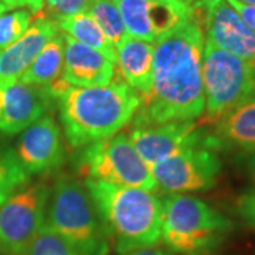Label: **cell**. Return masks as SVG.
Returning a JSON list of instances; mask_svg holds the SVG:
<instances>
[{"mask_svg":"<svg viewBox=\"0 0 255 255\" xmlns=\"http://www.w3.org/2000/svg\"><path fill=\"white\" fill-rule=\"evenodd\" d=\"M204 33L191 17L155 43L149 94L140 98L135 127L194 121L204 114L201 63Z\"/></svg>","mask_w":255,"mask_h":255,"instance_id":"cell-1","label":"cell"},{"mask_svg":"<svg viewBox=\"0 0 255 255\" xmlns=\"http://www.w3.org/2000/svg\"><path fill=\"white\" fill-rule=\"evenodd\" d=\"M57 105L68 145L85 147L127 127L140 107V95L124 81L88 88L70 85Z\"/></svg>","mask_w":255,"mask_h":255,"instance_id":"cell-2","label":"cell"},{"mask_svg":"<svg viewBox=\"0 0 255 255\" xmlns=\"http://www.w3.org/2000/svg\"><path fill=\"white\" fill-rule=\"evenodd\" d=\"M84 184L118 254L155 248L160 243L162 199L157 194L92 179Z\"/></svg>","mask_w":255,"mask_h":255,"instance_id":"cell-3","label":"cell"},{"mask_svg":"<svg viewBox=\"0 0 255 255\" xmlns=\"http://www.w3.org/2000/svg\"><path fill=\"white\" fill-rule=\"evenodd\" d=\"M233 231V221L201 199L167 194L162 199L160 241L173 255H213Z\"/></svg>","mask_w":255,"mask_h":255,"instance_id":"cell-4","label":"cell"},{"mask_svg":"<svg viewBox=\"0 0 255 255\" xmlns=\"http://www.w3.org/2000/svg\"><path fill=\"white\" fill-rule=\"evenodd\" d=\"M81 255H108L111 237L85 184L60 176L50 189L46 226Z\"/></svg>","mask_w":255,"mask_h":255,"instance_id":"cell-5","label":"cell"},{"mask_svg":"<svg viewBox=\"0 0 255 255\" xmlns=\"http://www.w3.org/2000/svg\"><path fill=\"white\" fill-rule=\"evenodd\" d=\"M201 80L204 114L216 124L240 102L254 95L251 63L204 41Z\"/></svg>","mask_w":255,"mask_h":255,"instance_id":"cell-6","label":"cell"},{"mask_svg":"<svg viewBox=\"0 0 255 255\" xmlns=\"http://www.w3.org/2000/svg\"><path fill=\"white\" fill-rule=\"evenodd\" d=\"M81 164L87 179L150 191L157 189L150 167L142 160L125 133L87 146Z\"/></svg>","mask_w":255,"mask_h":255,"instance_id":"cell-7","label":"cell"},{"mask_svg":"<svg viewBox=\"0 0 255 255\" xmlns=\"http://www.w3.org/2000/svg\"><path fill=\"white\" fill-rule=\"evenodd\" d=\"M50 187L27 183L0 203V254L18 255L46 226Z\"/></svg>","mask_w":255,"mask_h":255,"instance_id":"cell-8","label":"cell"},{"mask_svg":"<svg viewBox=\"0 0 255 255\" xmlns=\"http://www.w3.org/2000/svg\"><path fill=\"white\" fill-rule=\"evenodd\" d=\"M157 187L167 194L211 189L221 172V160L209 147H190L150 167Z\"/></svg>","mask_w":255,"mask_h":255,"instance_id":"cell-9","label":"cell"},{"mask_svg":"<svg viewBox=\"0 0 255 255\" xmlns=\"http://www.w3.org/2000/svg\"><path fill=\"white\" fill-rule=\"evenodd\" d=\"M191 10L206 41L248 63L255 61V31L226 0H203L193 3Z\"/></svg>","mask_w":255,"mask_h":255,"instance_id":"cell-10","label":"cell"},{"mask_svg":"<svg viewBox=\"0 0 255 255\" xmlns=\"http://www.w3.org/2000/svg\"><path fill=\"white\" fill-rule=\"evenodd\" d=\"M128 36L156 43L191 17L187 0H112Z\"/></svg>","mask_w":255,"mask_h":255,"instance_id":"cell-11","label":"cell"},{"mask_svg":"<svg viewBox=\"0 0 255 255\" xmlns=\"http://www.w3.org/2000/svg\"><path fill=\"white\" fill-rule=\"evenodd\" d=\"M128 136L142 160L152 167L186 149L206 147L209 133L197 127L194 121H180L135 127Z\"/></svg>","mask_w":255,"mask_h":255,"instance_id":"cell-12","label":"cell"},{"mask_svg":"<svg viewBox=\"0 0 255 255\" xmlns=\"http://www.w3.org/2000/svg\"><path fill=\"white\" fill-rule=\"evenodd\" d=\"M57 104L48 87L21 81L0 87V133L14 136L34 124Z\"/></svg>","mask_w":255,"mask_h":255,"instance_id":"cell-13","label":"cell"},{"mask_svg":"<svg viewBox=\"0 0 255 255\" xmlns=\"http://www.w3.org/2000/svg\"><path fill=\"white\" fill-rule=\"evenodd\" d=\"M14 152L30 176L55 170L63 163L64 147L54 118L46 114L26 128L18 137Z\"/></svg>","mask_w":255,"mask_h":255,"instance_id":"cell-14","label":"cell"},{"mask_svg":"<svg viewBox=\"0 0 255 255\" xmlns=\"http://www.w3.org/2000/svg\"><path fill=\"white\" fill-rule=\"evenodd\" d=\"M58 34L57 23L46 13L34 16L23 36L0 50V87L18 81L47 43Z\"/></svg>","mask_w":255,"mask_h":255,"instance_id":"cell-15","label":"cell"},{"mask_svg":"<svg viewBox=\"0 0 255 255\" xmlns=\"http://www.w3.org/2000/svg\"><path fill=\"white\" fill-rule=\"evenodd\" d=\"M64 36L63 80L73 87L108 85L115 75V63L108 57Z\"/></svg>","mask_w":255,"mask_h":255,"instance_id":"cell-16","label":"cell"},{"mask_svg":"<svg viewBox=\"0 0 255 255\" xmlns=\"http://www.w3.org/2000/svg\"><path fill=\"white\" fill-rule=\"evenodd\" d=\"M207 146L211 150L237 149L246 155L255 152V95L240 102L216 122Z\"/></svg>","mask_w":255,"mask_h":255,"instance_id":"cell-17","label":"cell"},{"mask_svg":"<svg viewBox=\"0 0 255 255\" xmlns=\"http://www.w3.org/2000/svg\"><path fill=\"white\" fill-rule=\"evenodd\" d=\"M155 43L125 36L117 47V70L121 81L136 91L140 98L146 97L152 87Z\"/></svg>","mask_w":255,"mask_h":255,"instance_id":"cell-18","label":"cell"},{"mask_svg":"<svg viewBox=\"0 0 255 255\" xmlns=\"http://www.w3.org/2000/svg\"><path fill=\"white\" fill-rule=\"evenodd\" d=\"M58 28L63 31V34L73 38L74 41L80 43L82 46L94 48L100 51L105 57H108L111 61L115 63L117 60V50L107 40L105 34L102 33L97 21L85 11L71 16H61L53 18Z\"/></svg>","mask_w":255,"mask_h":255,"instance_id":"cell-19","label":"cell"},{"mask_svg":"<svg viewBox=\"0 0 255 255\" xmlns=\"http://www.w3.org/2000/svg\"><path fill=\"white\" fill-rule=\"evenodd\" d=\"M63 67L64 36L63 33H60L47 43L18 81L30 85L47 87L61 78Z\"/></svg>","mask_w":255,"mask_h":255,"instance_id":"cell-20","label":"cell"},{"mask_svg":"<svg viewBox=\"0 0 255 255\" xmlns=\"http://www.w3.org/2000/svg\"><path fill=\"white\" fill-rule=\"evenodd\" d=\"M87 13L97 21L107 40L117 50L119 43L128 34L117 4L112 0H91Z\"/></svg>","mask_w":255,"mask_h":255,"instance_id":"cell-21","label":"cell"},{"mask_svg":"<svg viewBox=\"0 0 255 255\" xmlns=\"http://www.w3.org/2000/svg\"><path fill=\"white\" fill-rule=\"evenodd\" d=\"M30 174L18 162L13 149L0 150V203L24 187L30 180Z\"/></svg>","mask_w":255,"mask_h":255,"instance_id":"cell-22","label":"cell"},{"mask_svg":"<svg viewBox=\"0 0 255 255\" xmlns=\"http://www.w3.org/2000/svg\"><path fill=\"white\" fill-rule=\"evenodd\" d=\"M18 255H81L71 244H68L50 228L44 227L27 248Z\"/></svg>","mask_w":255,"mask_h":255,"instance_id":"cell-23","label":"cell"},{"mask_svg":"<svg viewBox=\"0 0 255 255\" xmlns=\"http://www.w3.org/2000/svg\"><path fill=\"white\" fill-rule=\"evenodd\" d=\"M33 21V14L28 10H14L4 13L0 17V50L13 44L23 36Z\"/></svg>","mask_w":255,"mask_h":255,"instance_id":"cell-24","label":"cell"},{"mask_svg":"<svg viewBox=\"0 0 255 255\" xmlns=\"http://www.w3.org/2000/svg\"><path fill=\"white\" fill-rule=\"evenodd\" d=\"M90 3L91 0H44V4L54 18L85 13Z\"/></svg>","mask_w":255,"mask_h":255,"instance_id":"cell-25","label":"cell"},{"mask_svg":"<svg viewBox=\"0 0 255 255\" xmlns=\"http://www.w3.org/2000/svg\"><path fill=\"white\" fill-rule=\"evenodd\" d=\"M238 214L255 228V190L243 194L237 200Z\"/></svg>","mask_w":255,"mask_h":255,"instance_id":"cell-26","label":"cell"},{"mask_svg":"<svg viewBox=\"0 0 255 255\" xmlns=\"http://www.w3.org/2000/svg\"><path fill=\"white\" fill-rule=\"evenodd\" d=\"M0 3L9 10L26 7L33 14V17L44 13V0H0Z\"/></svg>","mask_w":255,"mask_h":255,"instance_id":"cell-27","label":"cell"},{"mask_svg":"<svg viewBox=\"0 0 255 255\" xmlns=\"http://www.w3.org/2000/svg\"><path fill=\"white\" fill-rule=\"evenodd\" d=\"M226 1L237 11L238 16L243 18L247 26L255 31V6L244 4L240 0H226Z\"/></svg>","mask_w":255,"mask_h":255,"instance_id":"cell-28","label":"cell"},{"mask_svg":"<svg viewBox=\"0 0 255 255\" xmlns=\"http://www.w3.org/2000/svg\"><path fill=\"white\" fill-rule=\"evenodd\" d=\"M246 172L250 180L255 184V152L246 155Z\"/></svg>","mask_w":255,"mask_h":255,"instance_id":"cell-29","label":"cell"},{"mask_svg":"<svg viewBox=\"0 0 255 255\" xmlns=\"http://www.w3.org/2000/svg\"><path fill=\"white\" fill-rule=\"evenodd\" d=\"M125 255H166V253L157 250V248H145V250H137L133 253H129Z\"/></svg>","mask_w":255,"mask_h":255,"instance_id":"cell-30","label":"cell"},{"mask_svg":"<svg viewBox=\"0 0 255 255\" xmlns=\"http://www.w3.org/2000/svg\"><path fill=\"white\" fill-rule=\"evenodd\" d=\"M251 77H253V90H254L255 95V61L251 63Z\"/></svg>","mask_w":255,"mask_h":255,"instance_id":"cell-31","label":"cell"},{"mask_svg":"<svg viewBox=\"0 0 255 255\" xmlns=\"http://www.w3.org/2000/svg\"><path fill=\"white\" fill-rule=\"evenodd\" d=\"M7 7H6V6H4V4H1V3H0V17H1V16H3V14H4V13H6V11H7Z\"/></svg>","mask_w":255,"mask_h":255,"instance_id":"cell-32","label":"cell"},{"mask_svg":"<svg viewBox=\"0 0 255 255\" xmlns=\"http://www.w3.org/2000/svg\"><path fill=\"white\" fill-rule=\"evenodd\" d=\"M244 4H250V6H255V0H240Z\"/></svg>","mask_w":255,"mask_h":255,"instance_id":"cell-33","label":"cell"},{"mask_svg":"<svg viewBox=\"0 0 255 255\" xmlns=\"http://www.w3.org/2000/svg\"><path fill=\"white\" fill-rule=\"evenodd\" d=\"M190 4H193V3H199V1H203V0H187Z\"/></svg>","mask_w":255,"mask_h":255,"instance_id":"cell-34","label":"cell"},{"mask_svg":"<svg viewBox=\"0 0 255 255\" xmlns=\"http://www.w3.org/2000/svg\"><path fill=\"white\" fill-rule=\"evenodd\" d=\"M166 255H167V254H166Z\"/></svg>","mask_w":255,"mask_h":255,"instance_id":"cell-35","label":"cell"}]
</instances>
